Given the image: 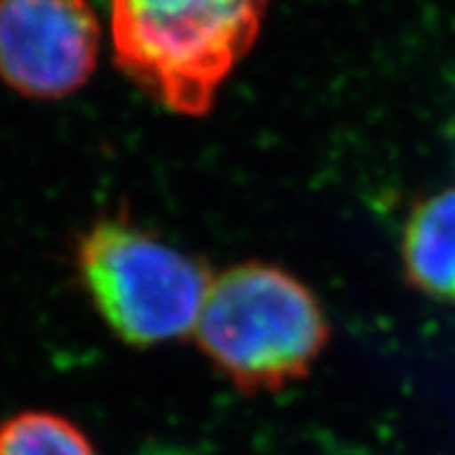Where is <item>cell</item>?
Wrapping results in <instances>:
<instances>
[{
    "instance_id": "3",
    "label": "cell",
    "mask_w": 455,
    "mask_h": 455,
    "mask_svg": "<svg viewBox=\"0 0 455 455\" xmlns=\"http://www.w3.org/2000/svg\"><path fill=\"white\" fill-rule=\"evenodd\" d=\"M77 267L105 323L132 347L196 328L212 288L203 260L126 219L93 223L77 244Z\"/></svg>"
},
{
    "instance_id": "5",
    "label": "cell",
    "mask_w": 455,
    "mask_h": 455,
    "mask_svg": "<svg viewBox=\"0 0 455 455\" xmlns=\"http://www.w3.org/2000/svg\"><path fill=\"white\" fill-rule=\"evenodd\" d=\"M402 260L420 293L455 302V188L413 207L402 237Z\"/></svg>"
},
{
    "instance_id": "4",
    "label": "cell",
    "mask_w": 455,
    "mask_h": 455,
    "mask_svg": "<svg viewBox=\"0 0 455 455\" xmlns=\"http://www.w3.org/2000/svg\"><path fill=\"white\" fill-rule=\"evenodd\" d=\"M98 54L89 0H0V79L21 96H70L89 82Z\"/></svg>"
},
{
    "instance_id": "6",
    "label": "cell",
    "mask_w": 455,
    "mask_h": 455,
    "mask_svg": "<svg viewBox=\"0 0 455 455\" xmlns=\"http://www.w3.org/2000/svg\"><path fill=\"white\" fill-rule=\"evenodd\" d=\"M0 455H96L72 420L49 411H21L0 426Z\"/></svg>"
},
{
    "instance_id": "2",
    "label": "cell",
    "mask_w": 455,
    "mask_h": 455,
    "mask_svg": "<svg viewBox=\"0 0 455 455\" xmlns=\"http://www.w3.org/2000/svg\"><path fill=\"white\" fill-rule=\"evenodd\" d=\"M198 344L242 393L295 384L323 354L330 325L316 295L282 267L242 263L212 282Z\"/></svg>"
},
{
    "instance_id": "1",
    "label": "cell",
    "mask_w": 455,
    "mask_h": 455,
    "mask_svg": "<svg viewBox=\"0 0 455 455\" xmlns=\"http://www.w3.org/2000/svg\"><path fill=\"white\" fill-rule=\"evenodd\" d=\"M267 0H109L114 60L170 112L203 116L249 54Z\"/></svg>"
}]
</instances>
